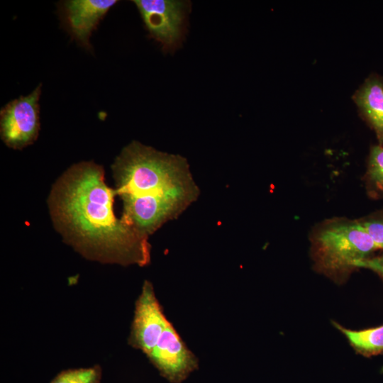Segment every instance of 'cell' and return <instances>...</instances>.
Segmentation results:
<instances>
[{"mask_svg":"<svg viewBox=\"0 0 383 383\" xmlns=\"http://www.w3.org/2000/svg\"><path fill=\"white\" fill-rule=\"evenodd\" d=\"M104 173L99 165L82 162L57 179L48 199L55 227L87 259L146 265L150 260L148 238L116 217L114 192L106 184Z\"/></svg>","mask_w":383,"mask_h":383,"instance_id":"1","label":"cell"},{"mask_svg":"<svg viewBox=\"0 0 383 383\" xmlns=\"http://www.w3.org/2000/svg\"><path fill=\"white\" fill-rule=\"evenodd\" d=\"M112 170L123 201L121 221L147 238L199 196L186 158L135 140L123 148Z\"/></svg>","mask_w":383,"mask_h":383,"instance_id":"2","label":"cell"},{"mask_svg":"<svg viewBox=\"0 0 383 383\" xmlns=\"http://www.w3.org/2000/svg\"><path fill=\"white\" fill-rule=\"evenodd\" d=\"M315 270L342 283L370 258L377 246L359 220L334 218L318 225L311 235Z\"/></svg>","mask_w":383,"mask_h":383,"instance_id":"3","label":"cell"},{"mask_svg":"<svg viewBox=\"0 0 383 383\" xmlns=\"http://www.w3.org/2000/svg\"><path fill=\"white\" fill-rule=\"evenodd\" d=\"M150 36L165 52H174L184 38L189 3L179 0H135Z\"/></svg>","mask_w":383,"mask_h":383,"instance_id":"4","label":"cell"},{"mask_svg":"<svg viewBox=\"0 0 383 383\" xmlns=\"http://www.w3.org/2000/svg\"><path fill=\"white\" fill-rule=\"evenodd\" d=\"M41 87L42 84H39L28 95L12 100L1 109V138L8 147L21 150L37 139Z\"/></svg>","mask_w":383,"mask_h":383,"instance_id":"5","label":"cell"},{"mask_svg":"<svg viewBox=\"0 0 383 383\" xmlns=\"http://www.w3.org/2000/svg\"><path fill=\"white\" fill-rule=\"evenodd\" d=\"M168 321L152 283L145 281L135 302L128 344L148 357L156 346Z\"/></svg>","mask_w":383,"mask_h":383,"instance_id":"6","label":"cell"},{"mask_svg":"<svg viewBox=\"0 0 383 383\" xmlns=\"http://www.w3.org/2000/svg\"><path fill=\"white\" fill-rule=\"evenodd\" d=\"M148 357L160 374L171 383H182L199 367L197 357L170 321Z\"/></svg>","mask_w":383,"mask_h":383,"instance_id":"7","label":"cell"},{"mask_svg":"<svg viewBox=\"0 0 383 383\" xmlns=\"http://www.w3.org/2000/svg\"><path fill=\"white\" fill-rule=\"evenodd\" d=\"M117 3L116 0H68L60 3V19L70 35L87 50L99 21Z\"/></svg>","mask_w":383,"mask_h":383,"instance_id":"8","label":"cell"},{"mask_svg":"<svg viewBox=\"0 0 383 383\" xmlns=\"http://www.w3.org/2000/svg\"><path fill=\"white\" fill-rule=\"evenodd\" d=\"M353 99L362 118L374 131L379 145H383V78L370 74Z\"/></svg>","mask_w":383,"mask_h":383,"instance_id":"9","label":"cell"},{"mask_svg":"<svg viewBox=\"0 0 383 383\" xmlns=\"http://www.w3.org/2000/svg\"><path fill=\"white\" fill-rule=\"evenodd\" d=\"M333 325L344 334L357 353L365 357L383 354V325L360 331L345 328L336 322Z\"/></svg>","mask_w":383,"mask_h":383,"instance_id":"10","label":"cell"},{"mask_svg":"<svg viewBox=\"0 0 383 383\" xmlns=\"http://www.w3.org/2000/svg\"><path fill=\"white\" fill-rule=\"evenodd\" d=\"M101 379V368L96 365L90 367L63 370L50 383H100Z\"/></svg>","mask_w":383,"mask_h":383,"instance_id":"11","label":"cell"},{"mask_svg":"<svg viewBox=\"0 0 383 383\" xmlns=\"http://www.w3.org/2000/svg\"><path fill=\"white\" fill-rule=\"evenodd\" d=\"M369 184L377 192L383 194V145L371 148L367 171Z\"/></svg>","mask_w":383,"mask_h":383,"instance_id":"12","label":"cell"},{"mask_svg":"<svg viewBox=\"0 0 383 383\" xmlns=\"http://www.w3.org/2000/svg\"><path fill=\"white\" fill-rule=\"evenodd\" d=\"M378 248L383 249V216H372L359 220Z\"/></svg>","mask_w":383,"mask_h":383,"instance_id":"13","label":"cell"},{"mask_svg":"<svg viewBox=\"0 0 383 383\" xmlns=\"http://www.w3.org/2000/svg\"><path fill=\"white\" fill-rule=\"evenodd\" d=\"M359 267L372 270L383 279V255L364 260L359 265Z\"/></svg>","mask_w":383,"mask_h":383,"instance_id":"14","label":"cell"}]
</instances>
